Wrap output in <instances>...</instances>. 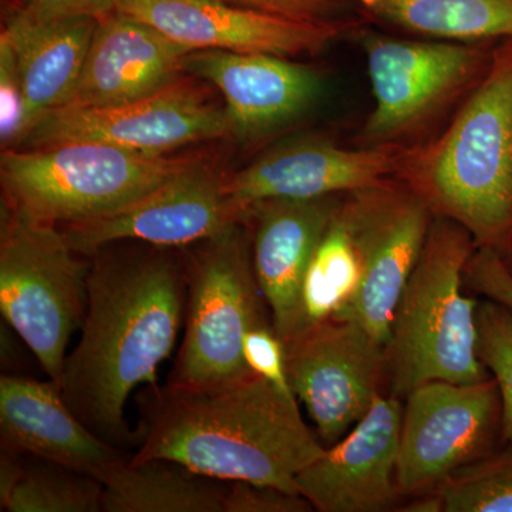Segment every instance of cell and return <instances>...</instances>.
<instances>
[{
    "instance_id": "obj_28",
    "label": "cell",
    "mask_w": 512,
    "mask_h": 512,
    "mask_svg": "<svg viewBox=\"0 0 512 512\" xmlns=\"http://www.w3.org/2000/svg\"><path fill=\"white\" fill-rule=\"evenodd\" d=\"M239 8L256 10L298 22L318 25H345L357 28L359 19L349 0H220Z\"/></svg>"
},
{
    "instance_id": "obj_20",
    "label": "cell",
    "mask_w": 512,
    "mask_h": 512,
    "mask_svg": "<svg viewBox=\"0 0 512 512\" xmlns=\"http://www.w3.org/2000/svg\"><path fill=\"white\" fill-rule=\"evenodd\" d=\"M190 52L153 26L114 10L97 20L82 73L62 107H110L151 96L180 79Z\"/></svg>"
},
{
    "instance_id": "obj_2",
    "label": "cell",
    "mask_w": 512,
    "mask_h": 512,
    "mask_svg": "<svg viewBox=\"0 0 512 512\" xmlns=\"http://www.w3.org/2000/svg\"><path fill=\"white\" fill-rule=\"evenodd\" d=\"M137 403L131 461L168 458L217 480L299 493L296 477L326 450L295 394L255 372L210 387L146 386Z\"/></svg>"
},
{
    "instance_id": "obj_32",
    "label": "cell",
    "mask_w": 512,
    "mask_h": 512,
    "mask_svg": "<svg viewBox=\"0 0 512 512\" xmlns=\"http://www.w3.org/2000/svg\"><path fill=\"white\" fill-rule=\"evenodd\" d=\"M464 281L470 291L503 303L512 311V274L498 252L478 247L468 261Z\"/></svg>"
},
{
    "instance_id": "obj_29",
    "label": "cell",
    "mask_w": 512,
    "mask_h": 512,
    "mask_svg": "<svg viewBox=\"0 0 512 512\" xmlns=\"http://www.w3.org/2000/svg\"><path fill=\"white\" fill-rule=\"evenodd\" d=\"M313 505L301 493L276 485L228 481L224 512H312Z\"/></svg>"
},
{
    "instance_id": "obj_31",
    "label": "cell",
    "mask_w": 512,
    "mask_h": 512,
    "mask_svg": "<svg viewBox=\"0 0 512 512\" xmlns=\"http://www.w3.org/2000/svg\"><path fill=\"white\" fill-rule=\"evenodd\" d=\"M23 120V89L15 52L0 37V140L3 150L18 143Z\"/></svg>"
},
{
    "instance_id": "obj_18",
    "label": "cell",
    "mask_w": 512,
    "mask_h": 512,
    "mask_svg": "<svg viewBox=\"0 0 512 512\" xmlns=\"http://www.w3.org/2000/svg\"><path fill=\"white\" fill-rule=\"evenodd\" d=\"M342 195L309 200L272 198L254 202L242 215L256 281L284 343L301 329L306 271Z\"/></svg>"
},
{
    "instance_id": "obj_8",
    "label": "cell",
    "mask_w": 512,
    "mask_h": 512,
    "mask_svg": "<svg viewBox=\"0 0 512 512\" xmlns=\"http://www.w3.org/2000/svg\"><path fill=\"white\" fill-rule=\"evenodd\" d=\"M89 272V256L70 245L62 228L2 204L0 312L55 383L83 325Z\"/></svg>"
},
{
    "instance_id": "obj_33",
    "label": "cell",
    "mask_w": 512,
    "mask_h": 512,
    "mask_svg": "<svg viewBox=\"0 0 512 512\" xmlns=\"http://www.w3.org/2000/svg\"><path fill=\"white\" fill-rule=\"evenodd\" d=\"M9 16L33 23L69 18H96L114 12L117 0H8Z\"/></svg>"
},
{
    "instance_id": "obj_11",
    "label": "cell",
    "mask_w": 512,
    "mask_h": 512,
    "mask_svg": "<svg viewBox=\"0 0 512 512\" xmlns=\"http://www.w3.org/2000/svg\"><path fill=\"white\" fill-rule=\"evenodd\" d=\"M284 345L292 392L326 448L342 440L380 394H387L384 346L356 320H323Z\"/></svg>"
},
{
    "instance_id": "obj_4",
    "label": "cell",
    "mask_w": 512,
    "mask_h": 512,
    "mask_svg": "<svg viewBox=\"0 0 512 512\" xmlns=\"http://www.w3.org/2000/svg\"><path fill=\"white\" fill-rule=\"evenodd\" d=\"M477 248L466 228L434 217L384 346L387 394L404 400L421 384L491 377L478 356L480 301L464 293L466 266Z\"/></svg>"
},
{
    "instance_id": "obj_21",
    "label": "cell",
    "mask_w": 512,
    "mask_h": 512,
    "mask_svg": "<svg viewBox=\"0 0 512 512\" xmlns=\"http://www.w3.org/2000/svg\"><path fill=\"white\" fill-rule=\"evenodd\" d=\"M96 18H69L33 23L8 16L3 39L15 52L23 89V120L18 143L49 111L72 94L92 43Z\"/></svg>"
},
{
    "instance_id": "obj_17",
    "label": "cell",
    "mask_w": 512,
    "mask_h": 512,
    "mask_svg": "<svg viewBox=\"0 0 512 512\" xmlns=\"http://www.w3.org/2000/svg\"><path fill=\"white\" fill-rule=\"evenodd\" d=\"M404 148L340 147L326 138H302L268 151L227 178V192L242 211L272 198L309 200L346 194L394 177Z\"/></svg>"
},
{
    "instance_id": "obj_14",
    "label": "cell",
    "mask_w": 512,
    "mask_h": 512,
    "mask_svg": "<svg viewBox=\"0 0 512 512\" xmlns=\"http://www.w3.org/2000/svg\"><path fill=\"white\" fill-rule=\"evenodd\" d=\"M116 10L192 50L264 53L291 59L318 55L353 29L278 18L220 0H117Z\"/></svg>"
},
{
    "instance_id": "obj_6",
    "label": "cell",
    "mask_w": 512,
    "mask_h": 512,
    "mask_svg": "<svg viewBox=\"0 0 512 512\" xmlns=\"http://www.w3.org/2000/svg\"><path fill=\"white\" fill-rule=\"evenodd\" d=\"M181 251L187 281L184 335L165 383L210 387L248 375L245 335L272 318L256 281L247 227L238 222Z\"/></svg>"
},
{
    "instance_id": "obj_25",
    "label": "cell",
    "mask_w": 512,
    "mask_h": 512,
    "mask_svg": "<svg viewBox=\"0 0 512 512\" xmlns=\"http://www.w3.org/2000/svg\"><path fill=\"white\" fill-rule=\"evenodd\" d=\"M360 282L362 264L339 202L306 271L299 332L323 320L345 315L355 302Z\"/></svg>"
},
{
    "instance_id": "obj_7",
    "label": "cell",
    "mask_w": 512,
    "mask_h": 512,
    "mask_svg": "<svg viewBox=\"0 0 512 512\" xmlns=\"http://www.w3.org/2000/svg\"><path fill=\"white\" fill-rule=\"evenodd\" d=\"M375 107L359 133V147H413L473 93L493 62L498 42L365 36Z\"/></svg>"
},
{
    "instance_id": "obj_13",
    "label": "cell",
    "mask_w": 512,
    "mask_h": 512,
    "mask_svg": "<svg viewBox=\"0 0 512 512\" xmlns=\"http://www.w3.org/2000/svg\"><path fill=\"white\" fill-rule=\"evenodd\" d=\"M227 178L210 165L191 160L136 204L60 228L70 245L86 256L116 241L185 248L242 221L244 211L229 197Z\"/></svg>"
},
{
    "instance_id": "obj_23",
    "label": "cell",
    "mask_w": 512,
    "mask_h": 512,
    "mask_svg": "<svg viewBox=\"0 0 512 512\" xmlns=\"http://www.w3.org/2000/svg\"><path fill=\"white\" fill-rule=\"evenodd\" d=\"M370 19L421 39H512V0H356Z\"/></svg>"
},
{
    "instance_id": "obj_12",
    "label": "cell",
    "mask_w": 512,
    "mask_h": 512,
    "mask_svg": "<svg viewBox=\"0 0 512 512\" xmlns=\"http://www.w3.org/2000/svg\"><path fill=\"white\" fill-rule=\"evenodd\" d=\"M231 136L225 107L210 103L198 87L178 79L144 99L110 107H60L32 128L28 150L66 143L110 144L148 156Z\"/></svg>"
},
{
    "instance_id": "obj_3",
    "label": "cell",
    "mask_w": 512,
    "mask_h": 512,
    "mask_svg": "<svg viewBox=\"0 0 512 512\" xmlns=\"http://www.w3.org/2000/svg\"><path fill=\"white\" fill-rule=\"evenodd\" d=\"M394 178L477 247L512 251V39L494 47L481 83L437 136L404 148Z\"/></svg>"
},
{
    "instance_id": "obj_9",
    "label": "cell",
    "mask_w": 512,
    "mask_h": 512,
    "mask_svg": "<svg viewBox=\"0 0 512 512\" xmlns=\"http://www.w3.org/2000/svg\"><path fill=\"white\" fill-rule=\"evenodd\" d=\"M503 444V403L494 377L421 384L403 400L396 483L402 501L429 493Z\"/></svg>"
},
{
    "instance_id": "obj_5",
    "label": "cell",
    "mask_w": 512,
    "mask_h": 512,
    "mask_svg": "<svg viewBox=\"0 0 512 512\" xmlns=\"http://www.w3.org/2000/svg\"><path fill=\"white\" fill-rule=\"evenodd\" d=\"M190 161L101 143L8 148L0 157L2 204L33 220L64 227L136 204Z\"/></svg>"
},
{
    "instance_id": "obj_19",
    "label": "cell",
    "mask_w": 512,
    "mask_h": 512,
    "mask_svg": "<svg viewBox=\"0 0 512 512\" xmlns=\"http://www.w3.org/2000/svg\"><path fill=\"white\" fill-rule=\"evenodd\" d=\"M0 448L52 461L101 483L131 457L86 427L53 380L15 375L0 377Z\"/></svg>"
},
{
    "instance_id": "obj_24",
    "label": "cell",
    "mask_w": 512,
    "mask_h": 512,
    "mask_svg": "<svg viewBox=\"0 0 512 512\" xmlns=\"http://www.w3.org/2000/svg\"><path fill=\"white\" fill-rule=\"evenodd\" d=\"M97 478L29 456L0 450V511L103 512Z\"/></svg>"
},
{
    "instance_id": "obj_26",
    "label": "cell",
    "mask_w": 512,
    "mask_h": 512,
    "mask_svg": "<svg viewBox=\"0 0 512 512\" xmlns=\"http://www.w3.org/2000/svg\"><path fill=\"white\" fill-rule=\"evenodd\" d=\"M436 491L444 512H512V440L448 476Z\"/></svg>"
},
{
    "instance_id": "obj_1",
    "label": "cell",
    "mask_w": 512,
    "mask_h": 512,
    "mask_svg": "<svg viewBox=\"0 0 512 512\" xmlns=\"http://www.w3.org/2000/svg\"><path fill=\"white\" fill-rule=\"evenodd\" d=\"M90 258L87 308L80 338L67 353L57 386L72 412L101 440L130 453L128 397L158 384V367L173 355L184 326L187 281L181 248L113 251Z\"/></svg>"
},
{
    "instance_id": "obj_16",
    "label": "cell",
    "mask_w": 512,
    "mask_h": 512,
    "mask_svg": "<svg viewBox=\"0 0 512 512\" xmlns=\"http://www.w3.org/2000/svg\"><path fill=\"white\" fill-rule=\"evenodd\" d=\"M183 73L207 80L225 100L231 136L254 141L299 119L320 99L323 74L291 57L194 50Z\"/></svg>"
},
{
    "instance_id": "obj_10",
    "label": "cell",
    "mask_w": 512,
    "mask_h": 512,
    "mask_svg": "<svg viewBox=\"0 0 512 512\" xmlns=\"http://www.w3.org/2000/svg\"><path fill=\"white\" fill-rule=\"evenodd\" d=\"M340 211L355 241L362 282L340 319H353L386 346L394 311L412 276L434 215L394 177L346 192Z\"/></svg>"
},
{
    "instance_id": "obj_30",
    "label": "cell",
    "mask_w": 512,
    "mask_h": 512,
    "mask_svg": "<svg viewBox=\"0 0 512 512\" xmlns=\"http://www.w3.org/2000/svg\"><path fill=\"white\" fill-rule=\"evenodd\" d=\"M242 353L252 372L265 377L284 392L293 394L286 370L285 345L271 320L249 330L245 335Z\"/></svg>"
},
{
    "instance_id": "obj_15",
    "label": "cell",
    "mask_w": 512,
    "mask_h": 512,
    "mask_svg": "<svg viewBox=\"0 0 512 512\" xmlns=\"http://www.w3.org/2000/svg\"><path fill=\"white\" fill-rule=\"evenodd\" d=\"M403 400L380 394L352 430L296 477L299 493L318 512L397 511Z\"/></svg>"
},
{
    "instance_id": "obj_34",
    "label": "cell",
    "mask_w": 512,
    "mask_h": 512,
    "mask_svg": "<svg viewBox=\"0 0 512 512\" xmlns=\"http://www.w3.org/2000/svg\"><path fill=\"white\" fill-rule=\"evenodd\" d=\"M505 262H507L508 269H510V272L512 274V251L510 252V255L505 258Z\"/></svg>"
},
{
    "instance_id": "obj_27",
    "label": "cell",
    "mask_w": 512,
    "mask_h": 512,
    "mask_svg": "<svg viewBox=\"0 0 512 512\" xmlns=\"http://www.w3.org/2000/svg\"><path fill=\"white\" fill-rule=\"evenodd\" d=\"M478 356L494 377L503 403V443L512 440V311L485 298L477 311Z\"/></svg>"
},
{
    "instance_id": "obj_22",
    "label": "cell",
    "mask_w": 512,
    "mask_h": 512,
    "mask_svg": "<svg viewBox=\"0 0 512 512\" xmlns=\"http://www.w3.org/2000/svg\"><path fill=\"white\" fill-rule=\"evenodd\" d=\"M103 485V512H224L228 481L168 458H128Z\"/></svg>"
}]
</instances>
